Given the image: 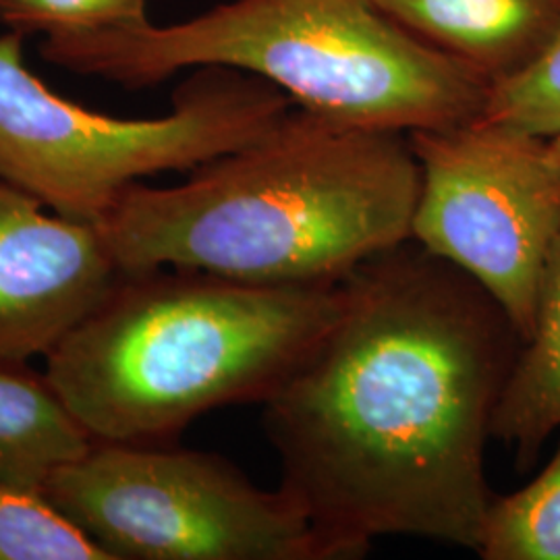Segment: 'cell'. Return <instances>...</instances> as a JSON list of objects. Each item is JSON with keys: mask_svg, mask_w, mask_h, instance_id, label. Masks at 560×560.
I'll return each mask as SVG.
<instances>
[{"mask_svg": "<svg viewBox=\"0 0 560 560\" xmlns=\"http://www.w3.org/2000/svg\"><path fill=\"white\" fill-rule=\"evenodd\" d=\"M337 320L261 402L279 488L337 560L411 536L474 550L486 446L520 332L480 282L409 240L342 279Z\"/></svg>", "mask_w": 560, "mask_h": 560, "instance_id": "cell-1", "label": "cell"}, {"mask_svg": "<svg viewBox=\"0 0 560 560\" xmlns=\"http://www.w3.org/2000/svg\"><path fill=\"white\" fill-rule=\"evenodd\" d=\"M420 180L407 133L293 106L179 185H131L98 229L125 275L187 268L270 284L339 282L411 240Z\"/></svg>", "mask_w": 560, "mask_h": 560, "instance_id": "cell-2", "label": "cell"}, {"mask_svg": "<svg viewBox=\"0 0 560 560\" xmlns=\"http://www.w3.org/2000/svg\"><path fill=\"white\" fill-rule=\"evenodd\" d=\"M342 300V280L270 284L187 268L125 275L44 358V374L94 441L171 442L212 409L270 399Z\"/></svg>", "mask_w": 560, "mask_h": 560, "instance_id": "cell-3", "label": "cell"}, {"mask_svg": "<svg viewBox=\"0 0 560 560\" xmlns=\"http://www.w3.org/2000/svg\"><path fill=\"white\" fill-rule=\"evenodd\" d=\"M40 50L60 69L131 90L229 67L324 119L399 133L480 119L492 88L376 0H231L173 25L44 38Z\"/></svg>", "mask_w": 560, "mask_h": 560, "instance_id": "cell-4", "label": "cell"}, {"mask_svg": "<svg viewBox=\"0 0 560 560\" xmlns=\"http://www.w3.org/2000/svg\"><path fill=\"white\" fill-rule=\"evenodd\" d=\"M0 36V177L73 221L98 222L145 177L194 171L270 131L295 104L252 73L194 69L159 119H117L55 94Z\"/></svg>", "mask_w": 560, "mask_h": 560, "instance_id": "cell-5", "label": "cell"}, {"mask_svg": "<svg viewBox=\"0 0 560 560\" xmlns=\"http://www.w3.org/2000/svg\"><path fill=\"white\" fill-rule=\"evenodd\" d=\"M42 497L110 560H337L280 488L168 442L94 441Z\"/></svg>", "mask_w": 560, "mask_h": 560, "instance_id": "cell-6", "label": "cell"}, {"mask_svg": "<svg viewBox=\"0 0 560 560\" xmlns=\"http://www.w3.org/2000/svg\"><path fill=\"white\" fill-rule=\"evenodd\" d=\"M407 136L421 173L411 240L480 282L527 339L560 235L552 140L483 119Z\"/></svg>", "mask_w": 560, "mask_h": 560, "instance_id": "cell-7", "label": "cell"}, {"mask_svg": "<svg viewBox=\"0 0 560 560\" xmlns=\"http://www.w3.org/2000/svg\"><path fill=\"white\" fill-rule=\"evenodd\" d=\"M122 277L98 224L0 177V363L46 358Z\"/></svg>", "mask_w": 560, "mask_h": 560, "instance_id": "cell-8", "label": "cell"}, {"mask_svg": "<svg viewBox=\"0 0 560 560\" xmlns=\"http://www.w3.org/2000/svg\"><path fill=\"white\" fill-rule=\"evenodd\" d=\"M416 38L490 85L527 71L560 40V0H376Z\"/></svg>", "mask_w": 560, "mask_h": 560, "instance_id": "cell-9", "label": "cell"}, {"mask_svg": "<svg viewBox=\"0 0 560 560\" xmlns=\"http://www.w3.org/2000/svg\"><path fill=\"white\" fill-rule=\"evenodd\" d=\"M92 444L44 372L0 363V486L44 494L60 467Z\"/></svg>", "mask_w": 560, "mask_h": 560, "instance_id": "cell-10", "label": "cell"}, {"mask_svg": "<svg viewBox=\"0 0 560 560\" xmlns=\"http://www.w3.org/2000/svg\"><path fill=\"white\" fill-rule=\"evenodd\" d=\"M560 428V235L541 277L538 307L529 337L504 382L492 421V439L515 451L521 471L540 455L544 442Z\"/></svg>", "mask_w": 560, "mask_h": 560, "instance_id": "cell-11", "label": "cell"}, {"mask_svg": "<svg viewBox=\"0 0 560 560\" xmlns=\"http://www.w3.org/2000/svg\"><path fill=\"white\" fill-rule=\"evenodd\" d=\"M476 552L483 560H560V444L536 480L494 494Z\"/></svg>", "mask_w": 560, "mask_h": 560, "instance_id": "cell-12", "label": "cell"}, {"mask_svg": "<svg viewBox=\"0 0 560 560\" xmlns=\"http://www.w3.org/2000/svg\"><path fill=\"white\" fill-rule=\"evenodd\" d=\"M0 560H110L42 494L0 486Z\"/></svg>", "mask_w": 560, "mask_h": 560, "instance_id": "cell-13", "label": "cell"}, {"mask_svg": "<svg viewBox=\"0 0 560 560\" xmlns=\"http://www.w3.org/2000/svg\"><path fill=\"white\" fill-rule=\"evenodd\" d=\"M148 21V0H0V25L23 38L119 32Z\"/></svg>", "mask_w": 560, "mask_h": 560, "instance_id": "cell-14", "label": "cell"}, {"mask_svg": "<svg viewBox=\"0 0 560 560\" xmlns=\"http://www.w3.org/2000/svg\"><path fill=\"white\" fill-rule=\"evenodd\" d=\"M480 119L540 138L560 133V40L527 71L490 88Z\"/></svg>", "mask_w": 560, "mask_h": 560, "instance_id": "cell-15", "label": "cell"}, {"mask_svg": "<svg viewBox=\"0 0 560 560\" xmlns=\"http://www.w3.org/2000/svg\"><path fill=\"white\" fill-rule=\"evenodd\" d=\"M550 140H552V145H555V150H557V154L560 156V133L555 136V138H550Z\"/></svg>", "mask_w": 560, "mask_h": 560, "instance_id": "cell-16", "label": "cell"}]
</instances>
